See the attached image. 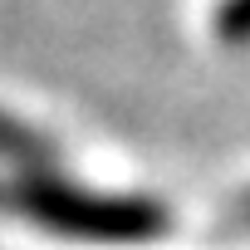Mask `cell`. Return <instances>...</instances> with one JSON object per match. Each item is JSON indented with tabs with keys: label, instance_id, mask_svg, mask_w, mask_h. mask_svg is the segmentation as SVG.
I'll return each instance as SVG.
<instances>
[{
	"label": "cell",
	"instance_id": "obj_1",
	"mask_svg": "<svg viewBox=\"0 0 250 250\" xmlns=\"http://www.w3.org/2000/svg\"><path fill=\"white\" fill-rule=\"evenodd\" d=\"M0 216H20L74 245H147L172 230V211L143 191H93L69 177L0 182Z\"/></svg>",
	"mask_w": 250,
	"mask_h": 250
},
{
	"label": "cell",
	"instance_id": "obj_2",
	"mask_svg": "<svg viewBox=\"0 0 250 250\" xmlns=\"http://www.w3.org/2000/svg\"><path fill=\"white\" fill-rule=\"evenodd\" d=\"M0 162H10L15 177H64L54 162V147L10 113H0Z\"/></svg>",
	"mask_w": 250,
	"mask_h": 250
},
{
	"label": "cell",
	"instance_id": "obj_3",
	"mask_svg": "<svg viewBox=\"0 0 250 250\" xmlns=\"http://www.w3.org/2000/svg\"><path fill=\"white\" fill-rule=\"evenodd\" d=\"M211 30L221 44H250V0H221L211 15Z\"/></svg>",
	"mask_w": 250,
	"mask_h": 250
},
{
	"label": "cell",
	"instance_id": "obj_4",
	"mask_svg": "<svg viewBox=\"0 0 250 250\" xmlns=\"http://www.w3.org/2000/svg\"><path fill=\"white\" fill-rule=\"evenodd\" d=\"M230 221H235V226H250V191H240V196H235V206H230Z\"/></svg>",
	"mask_w": 250,
	"mask_h": 250
}]
</instances>
